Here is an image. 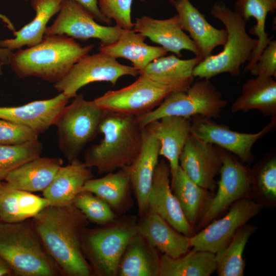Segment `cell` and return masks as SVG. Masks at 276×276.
I'll list each match as a JSON object with an SVG mask.
<instances>
[{
	"label": "cell",
	"mask_w": 276,
	"mask_h": 276,
	"mask_svg": "<svg viewBox=\"0 0 276 276\" xmlns=\"http://www.w3.org/2000/svg\"><path fill=\"white\" fill-rule=\"evenodd\" d=\"M222 161L217 191L211 198L201 216L199 227L208 225L216 216L248 192L252 183L249 170L230 152L218 148Z\"/></svg>",
	"instance_id": "obj_11"
},
{
	"label": "cell",
	"mask_w": 276,
	"mask_h": 276,
	"mask_svg": "<svg viewBox=\"0 0 276 276\" xmlns=\"http://www.w3.org/2000/svg\"><path fill=\"white\" fill-rule=\"evenodd\" d=\"M255 76L276 77V41L270 40L249 71Z\"/></svg>",
	"instance_id": "obj_40"
},
{
	"label": "cell",
	"mask_w": 276,
	"mask_h": 276,
	"mask_svg": "<svg viewBox=\"0 0 276 276\" xmlns=\"http://www.w3.org/2000/svg\"><path fill=\"white\" fill-rule=\"evenodd\" d=\"M170 176L168 163L164 160L158 162L148 195V211L160 216L177 231L191 237L193 235L191 225L172 192Z\"/></svg>",
	"instance_id": "obj_17"
},
{
	"label": "cell",
	"mask_w": 276,
	"mask_h": 276,
	"mask_svg": "<svg viewBox=\"0 0 276 276\" xmlns=\"http://www.w3.org/2000/svg\"><path fill=\"white\" fill-rule=\"evenodd\" d=\"M257 109L265 116L276 114V82L272 77L256 76L242 86L241 95L231 107L233 112Z\"/></svg>",
	"instance_id": "obj_29"
},
{
	"label": "cell",
	"mask_w": 276,
	"mask_h": 276,
	"mask_svg": "<svg viewBox=\"0 0 276 276\" xmlns=\"http://www.w3.org/2000/svg\"><path fill=\"white\" fill-rule=\"evenodd\" d=\"M56 120L58 147L69 162L78 158L84 146L99 133V126L107 113L94 100L82 94L74 98Z\"/></svg>",
	"instance_id": "obj_8"
},
{
	"label": "cell",
	"mask_w": 276,
	"mask_h": 276,
	"mask_svg": "<svg viewBox=\"0 0 276 276\" xmlns=\"http://www.w3.org/2000/svg\"><path fill=\"white\" fill-rule=\"evenodd\" d=\"M25 1H30L31 0H24Z\"/></svg>",
	"instance_id": "obj_50"
},
{
	"label": "cell",
	"mask_w": 276,
	"mask_h": 276,
	"mask_svg": "<svg viewBox=\"0 0 276 276\" xmlns=\"http://www.w3.org/2000/svg\"><path fill=\"white\" fill-rule=\"evenodd\" d=\"M1 221V220H0Z\"/></svg>",
	"instance_id": "obj_51"
},
{
	"label": "cell",
	"mask_w": 276,
	"mask_h": 276,
	"mask_svg": "<svg viewBox=\"0 0 276 276\" xmlns=\"http://www.w3.org/2000/svg\"><path fill=\"white\" fill-rule=\"evenodd\" d=\"M63 0H31L35 15L28 24L13 32L14 38L0 40V47L11 51L34 46L43 39L47 24L60 11Z\"/></svg>",
	"instance_id": "obj_27"
},
{
	"label": "cell",
	"mask_w": 276,
	"mask_h": 276,
	"mask_svg": "<svg viewBox=\"0 0 276 276\" xmlns=\"http://www.w3.org/2000/svg\"><path fill=\"white\" fill-rule=\"evenodd\" d=\"M171 188L189 223L200 218L211 198L209 191L193 181L180 166L171 178Z\"/></svg>",
	"instance_id": "obj_32"
},
{
	"label": "cell",
	"mask_w": 276,
	"mask_h": 276,
	"mask_svg": "<svg viewBox=\"0 0 276 276\" xmlns=\"http://www.w3.org/2000/svg\"><path fill=\"white\" fill-rule=\"evenodd\" d=\"M133 0H99L98 7L102 14L109 20L113 19L116 26L125 30L133 29L131 17Z\"/></svg>",
	"instance_id": "obj_37"
},
{
	"label": "cell",
	"mask_w": 276,
	"mask_h": 276,
	"mask_svg": "<svg viewBox=\"0 0 276 276\" xmlns=\"http://www.w3.org/2000/svg\"><path fill=\"white\" fill-rule=\"evenodd\" d=\"M146 37L132 30H122L114 42L100 47L99 51L114 58H124L130 60L139 72L154 59L165 56L168 51L162 47L146 44Z\"/></svg>",
	"instance_id": "obj_26"
},
{
	"label": "cell",
	"mask_w": 276,
	"mask_h": 276,
	"mask_svg": "<svg viewBox=\"0 0 276 276\" xmlns=\"http://www.w3.org/2000/svg\"><path fill=\"white\" fill-rule=\"evenodd\" d=\"M262 205L249 198L234 202L222 218L212 222L199 233L190 237V246L195 250L216 254L231 241L238 229L256 216Z\"/></svg>",
	"instance_id": "obj_12"
},
{
	"label": "cell",
	"mask_w": 276,
	"mask_h": 276,
	"mask_svg": "<svg viewBox=\"0 0 276 276\" xmlns=\"http://www.w3.org/2000/svg\"><path fill=\"white\" fill-rule=\"evenodd\" d=\"M122 30L116 25L113 27L101 25L77 3L63 1L55 19L47 27L44 35H64L82 40L98 39L100 47H102L117 41Z\"/></svg>",
	"instance_id": "obj_13"
},
{
	"label": "cell",
	"mask_w": 276,
	"mask_h": 276,
	"mask_svg": "<svg viewBox=\"0 0 276 276\" xmlns=\"http://www.w3.org/2000/svg\"><path fill=\"white\" fill-rule=\"evenodd\" d=\"M13 273L9 263L0 256V276L10 275Z\"/></svg>",
	"instance_id": "obj_44"
},
{
	"label": "cell",
	"mask_w": 276,
	"mask_h": 276,
	"mask_svg": "<svg viewBox=\"0 0 276 276\" xmlns=\"http://www.w3.org/2000/svg\"><path fill=\"white\" fill-rule=\"evenodd\" d=\"M256 227L246 223L240 227L228 244L215 254L216 271L219 276H243L245 262L243 254Z\"/></svg>",
	"instance_id": "obj_34"
},
{
	"label": "cell",
	"mask_w": 276,
	"mask_h": 276,
	"mask_svg": "<svg viewBox=\"0 0 276 276\" xmlns=\"http://www.w3.org/2000/svg\"><path fill=\"white\" fill-rule=\"evenodd\" d=\"M276 9V0H237L235 10L246 21L251 17L256 20L251 33L258 37V45L251 60L244 69V72L250 71L256 64L263 50L270 41L265 31V23L269 12L273 13Z\"/></svg>",
	"instance_id": "obj_33"
},
{
	"label": "cell",
	"mask_w": 276,
	"mask_h": 276,
	"mask_svg": "<svg viewBox=\"0 0 276 276\" xmlns=\"http://www.w3.org/2000/svg\"><path fill=\"white\" fill-rule=\"evenodd\" d=\"M158 251L138 233L127 245L117 276H158Z\"/></svg>",
	"instance_id": "obj_28"
},
{
	"label": "cell",
	"mask_w": 276,
	"mask_h": 276,
	"mask_svg": "<svg viewBox=\"0 0 276 276\" xmlns=\"http://www.w3.org/2000/svg\"><path fill=\"white\" fill-rule=\"evenodd\" d=\"M171 3L181 29L188 32L203 59L210 56L216 47L224 45L227 37L225 29L212 26L190 0H175Z\"/></svg>",
	"instance_id": "obj_19"
},
{
	"label": "cell",
	"mask_w": 276,
	"mask_h": 276,
	"mask_svg": "<svg viewBox=\"0 0 276 276\" xmlns=\"http://www.w3.org/2000/svg\"><path fill=\"white\" fill-rule=\"evenodd\" d=\"M94 47L82 46L64 35H44L39 43L13 53L9 64L20 78L34 77L55 83Z\"/></svg>",
	"instance_id": "obj_2"
},
{
	"label": "cell",
	"mask_w": 276,
	"mask_h": 276,
	"mask_svg": "<svg viewBox=\"0 0 276 276\" xmlns=\"http://www.w3.org/2000/svg\"><path fill=\"white\" fill-rule=\"evenodd\" d=\"M137 231L158 251L173 258L183 255L191 247L190 237L177 231L160 216L148 211L137 219Z\"/></svg>",
	"instance_id": "obj_21"
},
{
	"label": "cell",
	"mask_w": 276,
	"mask_h": 276,
	"mask_svg": "<svg viewBox=\"0 0 276 276\" xmlns=\"http://www.w3.org/2000/svg\"><path fill=\"white\" fill-rule=\"evenodd\" d=\"M201 79L193 83L186 91L171 93L154 109L136 117L140 127L142 129L168 116L218 118L227 102L209 79Z\"/></svg>",
	"instance_id": "obj_7"
},
{
	"label": "cell",
	"mask_w": 276,
	"mask_h": 276,
	"mask_svg": "<svg viewBox=\"0 0 276 276\" xmlns=\"http://www.w3.org/2000/svg\"><path fill=\"white\" fill-rule=\"evenodd\" d=\"M31 223L44 249L64 274L94 275L82 246L88 220L73 204L49 205L33 217Z\"/></svg>",
	"instance_id": "obj_1"
},
{
	"label": "cell",
	"mask_w": 276,
	"mask_h": 276,
	"mask_svg": "<svg viewBox=\"0 0 276 276\" xmlns=\"http://www.w3.org/2000/svg\"><path fill=\"white\" fill-rule=\"evenodd\" d=\"M2 187V180H0V194H1V192Z\"/></svg>",
	"instance_id": "obj_48"
},
{
	"label": "cell",
	"mask_w": 276,
	"mask_h": 276,
	"mask_svg": "<svg viewBox=\"0 0 276 276\" xmlns=\"http://www.w3.org/2000/svg\"><path fill=\"white\" fill-rule=\"evenodd\" d=\"M90 168L78 158L61 166L43 196L50 205L73 204L85 182L93 178Z\"/></svg>",
	"instance_id": "obj_24"
},
{
	"label": "cell",
	"mask_w": 276,
	"mask_h": 276,
	"mask_svg": "<svg viewBox=\"0 0 276 276\" xmlns=\"http://www.w3.org/2000/svg\"><path fill=\"white\" fill-rule=\"evenodd\" d=\"M131 188L129 175L125 168L110 172L105 176L87 181L81 192H89L106 202L114 212L122 211L129 201Z\"/></svg>",
	"instance_id": "obj_30"
},
{
	"label": "cell",
	"mask_w": 276,
	"mask_h": 276,
	"mask_svg": "<svg viewBox=\"0 0 276 276\" xmlns=\"http://www.w3.org/2000/svg\"><path fill=\"white\" fill-rule=\"evenodd\" d=\"M179 166L195 183L209 191L217 186L222 161L218 148L190 134L179 159Z\"/></svg>",
	"instance_id": "obj_15"
},
{
	"label": "cell",
	"mask_w": 276,
	"mask_h": 276,
	"mask_svg": "<svg viewBox=\"0 0 276 276\" xmlns=\"http://www.w3.org/2000/svg\"><path fill=\"white\" fill-rule=\"evenodd\" d=\"M58 157L38 156L11 171L4 180L12 187L21 191L43 192L62 166Z\"/></svg>",
	"instance_id": "obj_25"
},
{
	"label": "cell",
	"mask_w": 276,
	"mask_h": 276,
	"mask_svg": "<svg viewBox=\"0 0 276 276\" xmlns=\"http://www.w3.org/2000/svg\"><path fill=\"white\" fill-rule=\"evenodd\" d=\"M203 59L196 56L181 59L174 55L162 56L149 63L139 72L147 77L176 91H186L193 83V71Z\"/></svg>",
	"instance_id": "obj_22"
},
{
	"label": "cell",
	"mask_w": 276,
	"mask_h": 276,
	"mask_svg": "<svg viewBox=\"0 0 276 276\" xmlns=\"http://www.w3.org/2000/svg\"><path fill=\"white\" fill-rule=\"evenodd\" d=\"M60 93L53 98L18 106L0 107V119L27 126L39 134L55 125L69 100Z\"/></svg>",
	"instance_id": "obj_18"
},
{
	"label": "cell",
	"mask_w": 276,
	"mask_h": 276,
	"mask_svg": "<svg viewBox=\"0 0 276 276\" xmlns=\"http://www.w3.org/2000/svg\"><path fill=\"white\" fill-rule=\"evenodd\" d=\"M258 187L265 197L276 198V159L273 157L262 168L257 179Z\"/></svg>",
	"instance_id": "obj_41"
},
{
	"label": "cell",
	"mask_w": 276,
	"mask_h": 276,
	"mask_svg": "<svg viewBox=\"0 0 276 276\" xmlns=\"http://www.w3.org/2000/svg\"><path fill=\"white\" fill-rule=\"evenodd\" d=\"M0 19L5 24L7 28L10 31L13 32L15 31V28L10 19L6 15L0 13Z\"/></svg>",
	"instance_id": "obj_46"
},
{
	"label": "cell",
	"mask_w": 276,
	"mask_h": 276,
	"mask_svg": "<svg viewBox=\"0 0 276 276\" xmlns=\"http://www.w3.org/2000/svg\"><path fill=\"white\" fill-rule=\"evenodd\" d=\"M133 30L160 44L178 57L182 56V50L190 51L196 56L201 57L194 41L181 29L177 14L165 19H157L147 16L136 18Z\"/></svg>",
	"instance_id": "obj_20"
},
{
	"label": "cell",
	"mask_w": 276,
	"mask_h": 276,
	"mask_svg": "<svg viewBox=\"0 0 276 276\" xmlns=\"http://www.w3.org/2000/svg\"><path fill=\"white\" fill-rule=\"evenodd\" d=\"M137 222L134 216H117L101 227L85 229L82 246L94 274L117 276L120 259L129 242L137 234Z\"/></svg>",
	"instance_id": "obj_6"
},
{
	"label": "cell",
	"mask_w": 276,
	"mask_h": 276,
	"mask_svg": "<svg viewBox=\"0 0 276 276\" xmlns=\"http://www.w3.org/2000/svg\"><path fill=\"white\" fill-rule=\"evenodd\" d=\"M17 191L6 182H2L0 194V220L16 223L25 220L19 209Z\"/></svg>",
	"instance_id": "obj_39"
},
{
	"label": "cell",
	"mask_w": 276,
	"mask_h": 276,
	"mask_svg": "<svg viewBox=\"0 0 276 276\" xmlns=\"http://www.w3.org/2000/svg\"><path fill=\"white\" fill-rule=\"evenodd\" d=\"M75 2L82 6L99 22L111 25V21L105 17L100 11L98 0H63Z\"/></svg>",
	"instance_id": "obj_43"
},
{
	"label": "cell",
	"mask_w": 276,
	"mask_h": 276,
	"mask_svg": "<svg viewBox=\"0 0 276 276\" xmlns=\"http://www.w3.org/2000/svg\"><path fill=\"white\" fill-rule=\"evenodd\" d=\"M272 118L270 122L259 132L248 133L232 130L228 126L216 123L210 118L196 116L191 120V134L234 154L243 164L249 163L253 159L251 149L255 143L275 126V117Z\"/></svg>",
	"instance_id": "obj_14"
},
{
	"label": "cell",
	"mask_w": 276,
	"mask_h": 276,
	"mask_svg": "<svg viewBox=\"0 0 276 276\" xmlns=\"http://www.w3.org/2000/svg\"><path fill=\"white\" fill-rule=\"evenodd\" d=\"M137 75L139 71L133 66L122 64L116 58L100 52L82 58L62 79L54 83V87L71 99L90 83L105 81L115 85L122 76Z\"/></svg>",
	"instance_id": "obj_10"
},
{
	"label": "cell",
	"mask_w": 276,
	"mask_h": 276,
	"mask_svg": "<svg viewBox=\"0 0 276 276\" xmlns=\"http://www.w3.org/2000/svg\"><path fill=\"white\" fill-rule=\"evenodd\" d=\"M103 137L85 152L84 164L100 173L113 172L129 166L138 154L142 128L136 117L107 112L99 128Z\"/></svg>",
	"instance_id": "obj_3"
},
{
	"label": "cell",
	"mask_w": 276,
	"mask_h": 276,
	"mask_svg": "<svg viewBox=\"0 0 276 276\" xmlns=\"http://www.w3.org/2000/svg\"><path fill=\"white\" fill-rule=\"evenodd\" d=\"M5 64L2 62L1 61H0V76L2 75V67L3 65H4Z\"/></svg>",
	"instance_id": "obj_47"
},
{
	"label": "cell",
	"mask_w": 276,
	"mask_h": 276,
	"mask_svg": "<svg viewBox=\"0 0 276 276\" xmlns=\"http://www.w3.org/2000/svg\"><path fill=\"white\" fill-rule=\"evenodd\" d=\"M211 13L224 25L227 33V39L222 51L206 57L195 66L193 76L209 79L226 73L238 77L241 66L252 58L258 45V40L248 34L246 21L239 13L224 4H214Z\"/></svg>",
	"instance_id": "obj_4"
},
{
	"label": "cell",
	"mask_w": 276,
	"mask_h": 276,
	"mask_svg": "<svg viewBox=\"0 0 276 276\" xmlns=\"http://www.w3.org/2000/svg\"><path fill=\"white\" fill-rule=\"evenodd\" d=\"M160 144L150 124L142 129L140 149L133 161L124 167L136 200L139 215L148 211V198L155 168L158 163Z\"/></svg>",
	"instance_id": "obj_16"
},
{
	"label": "cell",
	"mask_w": 276,
	"mask_h": 276,
	"mask_svg": "<svg viewBox=\"0 0 276 276\" xmlns=\"http://www.w3.org/2000/svg\"><path fill=\"white\" fill-rule=\"evenodd\" d=\"M17 199L19 209L25 220L33 218L50 205L44 197L19 190L17 191Z\"/></svg>",
	"instance_id": "obj_42"
},
{
	"label": "cell",
	"mask_w": 276,
	"mask_h": 276,
	"mask_svg": "<svg viewBox=\"0 0 276 276\" xmlns=\"http://www.w3.org/2000/svg\"><path fill=\"white\" fill-rule=\"evenodd\" d=\"M73 204L88 220L103 225L113 220L117 216L110 206L104 200L89 192H81L76 196Z\"/></svg>",
	"instance_id": "obj_36"
},
{
	"label": "cell",
	"mask_w": 276,
	"mask_h": 276,
	"mask_svg": "<svg viewBox=\"0 0 276 276\" xmlns=\"http://www.w3.org/2000/svg\"><path fill=\"white\" fill-rule=\"evenodd\" d=\"M173 91L169 87L140 75L132 84L108 91L94 101L108 112L138 117L154 109Z\"/></svg>",
	"instance_id": "obj_9"
},
{
	"label": "cell",
	"mask_w": 276,
	"mask_h": 276,
	"mask_svg": "<svg viewBox=\"0 0 276 276\" xmlns=\"http://www.w3.org/2000/svg\"><path fill=\"white\" fill-rule=\"evenodd\" d=\"M149 124L160 144L159 155L168 161L171 178L179 166L180 155L191 134V121L183 117L168 116Z\"/></svg>",
	"instance_id": "obj_23"
},
{
	"label": "cell",
	"mask_w": 276,
	"mask_h": 276,
	"mask_svg": "<svg viewBox=\"0 0 276 276\" xmlns=\"http://www.w3.org/2000/svg\"><path fill=\"white\" fill-rule=\"evenodd\" d=\"M38 135L27 126L0 119V144H22L38 140Z\"/></svg>",
	"instance_id": "obj_38"
},
{
	"label": "cell",
	"mask_w": 276,
	"mask_h": 276,
	"mask_svg": "<svg viewBox=\"0 0 276 276\" xmlns=\"http://www.w3.org/2000/svg\"><path fill=\"white\" fill-rule=\"evenodd\" d=\"M216 269L215 254L192 249L176 258L162 255L158 276H210Z\"/></svg>",
	"instance_id": "obj_31"
},
{
	"label": "cell",
	"mask_w": 276,
	"mask_h": 276,
	"mask_svg": "<svg viewBox=\"0 0 276 276\" xmlns=\"http://www.w3.org/2000/svg\"><path fill=\"white\" fill-rule=\"evenodd\" d=\"M0 221V256L19 276H54L57 273L32 223Z\"/></svg>",
	"instance_id": "obj_5"
},
{
	"label": "cell",
	"mask_w": 276,
	"mask_h": 276,
	"mask_svg": "<svg viewBox=\"0 0 276 276\" xmlns=\"http://www.w3.org/2000/svg\"><path fill=\"white\" fill-rule=\"evenodd\" d=\"M43 145L38 140L19 145L0 144V180L13 170L40 156Z\"/></svg>",
	"instance_id": "obj_35"
},
{
	"label": "cell",
	"mask_w": 276,
	"mask_h": 276,
	"mask_svg": "<svg viewBox=\"0 0 276 276\" xmlns=\"http://www.w3.org/2000/svg\"><path fill=\"white\" fill-rule=\"evenodd\" d=\"M140 1L141 2H144V1H146V0H140ZM169 1L171 3V2H173V1H175V0H169Z\"/></svg>",
	"instance_id": "obj_49"
},
{
	"label": "cell",
	"mask_w": 276,
	"mask_h": 276,
	"mask_svg": "<svg viewBox=\"0 0 276 276\" xmlns=\"http://www.w3.org/2000/svg\"><path fill=\"white\" fill-rule=\"evenodd\" d=\"M13 53L12 51L8 49L0 47V61L5 64H9Z\"/></svg>",
	"instance_id": "obj_45"
}]
</instances>
